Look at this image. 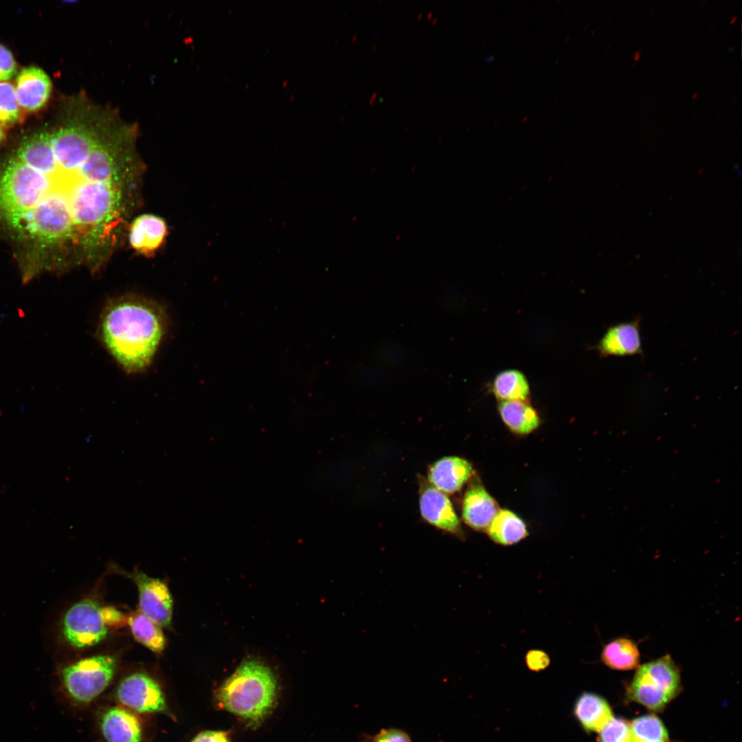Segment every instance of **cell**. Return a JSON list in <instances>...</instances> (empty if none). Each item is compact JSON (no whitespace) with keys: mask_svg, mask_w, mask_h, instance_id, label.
I'll return each mask as SVG.
<instances>
[{"mask_svg":"<svg viewBox=\"0 0 742 742\" xmlns=\"http://www.w3.org/2000/svg\"><path fill=\"white\" fill-rule=\"evenodd\" d=\"M53 133L25 137L0 168V219L54 249L58 269L100 271L127 240L144 165L136 124L81 95Z\"/></svg>","mask_w":742,"mask_h":742,"instance_id":"cell-1","label":"cell"},{"mask_svg":"<svg viewBox=\"0 0 742 742\" xmlns=\"http://www.w3.org/2000/svg\"><path fill=\"white\" fill-rule=\"evenodd\" d=\"M168 330V315L159 303L141 295L126 293L104 304L96 335L122 370L137 374L152 365Z\"/></svg>","mask_w":742,"mask_h":742,"instance_id":"cell-2","label":"cell"},{"mask_svg":"<svg viewBox=\"0 0 742 742\" xmlns=\"http://www.w3.org/2000/svg\"><path fill=\"white\" fill-rule=\"evenodd\" d=\"M220 706L249 726H258L275 708L278 683L271 669L255 659L243 661L216 693Z\"/></svg>","mask_w":742,"mask_h":742,"instance_id":"cell-3","label":"cell"},{"mask_svg":"<svg viewBox=\"0 0 742 742\" xmlns=\"http://www.w3.org/2000/svg\"><path fill=\"white\" fill-rule=\"evenodd\" d=\"M117 666V657L109 654L92 655L68 664L60 671L63 690L76 704L90 703L110 684Z\"/></svg>","mask_w":742,"mask_h":742,"instance_id":"cell-4","label":"cell"},{"mask_svg":"<svg viewBox=\"0 0 742 742\" xmlns=\"http://www.w3.org/2000/svg\"><path fill=\"white\" fill-rule=\"evenodd\" d=\"M101 607L96 599L86 598L68 609L62 620V633L67 644L86 649L106 638L109 628L102 618Z\"/></svg>","mask_w":742,"mask_h":742,"instance_id":"cell-5","label":"cell"},{"mask_svg":"<svg viewBox=\"0 0 742 742\" xmlns=\"http://www.w3.org/2000/svg\"><path fill=\"white\" fill-rule=\"evenodd\" d=\"M116 697L133 712L166 713L168 710L160 685L144 672H135L122 679L116 689Z\"/></svg>","mask_w":742,"mask_h":742,"instance_id":"cell-6","label":"cell"},{"mask_svg":"<svg viewBox=\"0 0 742 742\" xmlns=\"http://www.w3.org/2000/svg\"><path fill=\"white\" fill-rule=\"evenodd\" d=\"M133 578L138 590L139 611L160 627H168L172 621L173 601L166 583L141 571H136Z\"/></svg>","mask_w":742,"mask_h":742,"instance_id":"cell-7","label":"cell"},{"mask_svg":"<svg viewBox=\"0 0 742 742\" xmlns=\"http://www.w3.org/2000/svg\"><path fill=\"white\" fill-rule=\"evenodd\" d=\"M596 349L603 357L642 355L640 319L610 326L599 341Z\"/></svg>","mask_w":742,"mask_h":742,"instance_id":"cell-8","label":"cell"},{"mask_svg":"<svg viewBox=\"0 0 742 742\" xmlns=\"http://www.w3.org/2000/svg\"><path fill=\"white\" fill-rule=\"evenodd\" d=\"M167 232V225L163 218L154 214H144L132 220L127 240L136 252L148 256L162 245Z\"/></svg>","mask_w":742,"mask_h":742,"instance_id":"cell-9","label":"cell"},{"mask_svg":"<svg viewBox=\"0 0 742 742\" xmlns=\"http://www.w3.org/2000/svg\"><path fill=\"white\" fill-rule=\"evenodd\" d=\"M419 503L425 521L445 531L461 535L459 519L445 493L432 486H427L420 494Z\"/></svg>","mask_w":742,"mask_h":742,"instance_id":"cell-10","label":"cell"},{"mask_svg":"<svg viewBox=\"0 0 742 742\" xmlns=\"http://www.w3.org/2000/svg\"><path fill=\"white\" fill-rule=\"evenodd\" d=\"M51 90L49 76L38 67L23 68L17 76L15 91L18 102L27 111L41 109L48 100Z\"/></svg>","mask_w":742,"mask_h":742,"instance_id":"cell-11","label":"cell"},{"mask_svg":"<svg viewBox=\"0 0 742 742\" xmlns=\"http://www.w3.org/2000/svg\"><path fill=\"white\" fill-rule=\"evenodd\" d=\"M100 730L106 742H142V728L134 712L124 706L109 708L102 715Z\"/></svg>","mask_w":742,"mask_h":742,"instance_id":"cell-12","label":"cell"},{"mask_svg":"<svg viewBox=\"0 0 742 742\" xmlns=\"http://www.w3.org/2000/svg\"><path fill=\"white\" fill-rule=\"evenodd\" d=\"M472 473L473 467L467 460L449 456L438 460L430 466L428 479L434 487L451 494L459 491Z\"/></svg>","mask_w":742,"mask_h":742,"instance_id":"cell-13","label":"cell"},{"mask_svg":"<svg viewBox=\"0 0 742 742\" xmlns=\"http://www.w3.org/2000/svg\"><path fill=\"white\" fill-rule=\"evenodd\" d=\"M495 499L480 483L470 485L462 502V518L476 530L487 529L498 512Z\"/></svg>","mask_w":742,"mask_h":742,"instance_id":"cell-14","label":"cell"},{"mask_svg":"<svg viewBox=\"0 0 742 742\" xmlns=\"http://www.w3.org/2000/svg\"><path fill=\"white\" fill-rule=\"evenodd\" d=\"M573 714L587 732H599L614 716L611 709L601 696L590 692L582 693L576 699Z\"/></svg>","mask_w":742,"mask_h":742,"instance_id":"cell-15","label":"cell"},{"mask_svg":"<svg viewBox=\"0 0 742 742\" xmlns=\"http://www.w3.org/2000/svg\"><path fill=\"white\" fill-rule=\"evenodd\" d=\"M638 669L671 700L681 691L679 671L669 655L646 663Z\"/></svg>","mask_w":742,"mask_h":742,"instance_id":"cell-16","label":"cell"},{"mask_svg":"<svg viewBox=\"0 0 742 742\" xmlns=\"http://www.w3.org/2000/svg\"><path fill=\"white\" fill-rule=\"evenodd\" d=\"M498 410L503 422L515 433L527 434L539 425V416L527 401H501Z\"/></svg>","mask_w":742,"mask_h":742,"instance_id":"cell-17","label":"cell"},{"mask_svg":"<svg viewBox=\"0 0 742 742\" xmlns=\"http://www.w3.org/2000/svg\"><path fill=\"white\" fill-rule=\"evenodd\" d=\"M490 538L497 543L512 545L528 535L524 522L508 510H499L486 529Z\"/></svg>","mask_w":742,"mask_h":742,"instance_id":"cell-18","label":"cell"},{"mask_svg":"<svg viewBox=\"0 0 742 742\" xmlns=\"http://www.w3.org/2000/svg\"><path fill=\"white\" fill-rule=\"evenodd\" d=\"M600 658L604 664L611 669L630 671L638 666L640 652L633 641L619 638L604 646Z\"/></svg>","mask_w":742,"mask_h":742,"instance_id":"cell-19","label":"cell"},{"mask_svg":"<svg viewBox=\"0 0 742 742\" xmlns=\"http://www.w3.org/2000/svg\"><path fill=\"white\" fill-rule=\"evenodd\" d=\"M127 625L137 642L156 654L164 651L166 642L161 627L140 611H131L127 616Z\"/></svg>","mask_w":742,"mask_h":742,"instance_id":"cell-20","label":"cell"},{"mask_svg":"<svg viewBox=\"0 0 742 742\" xmlns=\"http://www.w3.org/2000/svg\"><path fill=\"white\" fill-rule=\"evenodd\" d=\"M627 697L654 712H660L671 701L667 695L637 670L627 688Z\"/></svg>","mask_w":742,"mask_h":742,"instance_id":"cell-21","label":"cell"},{"mask_svg":"<svg viewBox=\"0 0 742 742\" xmlns=\"http://www.w3.org/2000/svg\"><path fill=\"white\" fill-rule=\"evenodd\" d=\"M491 390L501 401H527L530 387L527 379L517 370H506L495 377Z\"/></svg>","mask_w":742,"mask_h":742,"instance_id":"cell-22","label":"cell"},{"mask_svg":"<svg viewBox=\"0 0 742 742\" xmlns=\"http://www.w3.org/2000/svg\"><path fill=\"white\" fill-rule=\"evenodd\" d=\"M629 726L631 742H669L662 721L654 715L638 717Z\"/></svg>","mask_w":742,"mask_h":742,"instance_id":"cell-23","label":"cell"},{"mask_svg":"<svg viewBox=\"0 0 742 742\" xmlns=\"http://www.w3.org/2000/svg\"><path fill=\"white\" fill-rule=\"evenodd\" d=\"M21 117L15 89L10 82H0V123L11 125Z\"/></svg>","mask_w":742,"mask_h":742,"instance_id":"cell-24","label":"cell"},{"mask_svg":"<svg viewBox=\"0 0 742 742\" xmlns=\"http://www.w3.org/2000/svg\"><path fill=\"white\" fill-rule=\"evenodd\" d=\"M598 732L599 742H631L629 723L622 718L613 717Z\"/></svg>","mask_w":742,"mask_h":742,"instance_id":"cell-25","label":"cell"},{"mask_svg":"<svg viewBox=\"0 0 742 742\" xmlns=\"http://www.w3.org/2000/svg\"><path fill=\"white\" fill-rule=\"evenodd\" d=\"M377 358L380 363L390 368H400L404 366L408 359L406 349L394 343L381 346L377 351Z\"/></svg>","mask_w":742,"mask_h":742,"instance_id":"cell-26","label":"cell"},{"mask_svg":"<svg viewBox=\"0 0 742 742\" xmlns=\"http://www.w3.org/2000/svg\"><path fill=\"white\" fill-rule=\"evenodd\" d=\"M17 72V65L12 53L0 44V81L12 78Z\"/></svg>","mask_w":742,"mask_h":742,"instance_id":"cell-27","label":"cell"},{"mask_svg":"<svg viewBox=\"0 0 742 742\" xmlns=\"http://www.w3.org/2000/svg\"><path fill=\"white\" fill-rule=\"evenodd\" d=\"M367 742H412L409 736L403 730L389 728L381 730L374 736L367 737Z\"/></svg>","mask_w":742,"mask_h":742,"instance_id":"cell-28","label":"cell"},{"mask_svg":"<svg viewBox=\"0 0 742 742\" xmlns=\"http://www.w3.org/2000/svg\"><path fill=\"white\" fill-rule=\"evenodd\" d=\"M101 614L105 625L109 629L122 627L127 624V616L114 607H102Z\"/></svg>","mask_w":742,"mask_h":742,"instance_id":"cell-29","label":"cell"},{"mask_svg":"<svg viewBox=\"0 0 742 742\" xmlns=\"http://www.w3.org/2000/svg\"><path fill=\"white\" fill-rule=\"evenodd\" d=\"M525 660L528 668L535 672L544 670L550 663L549 655L543 651L538 649L529 651Z\"/></svg>","mask_w":742,"mask_h":742,"instance_id":"cell-30","label":"cell"},{"mask_svg":"<svg viewBox=\"0 0 742 742\" xmlns=\"http://www.w3.org/2000/svg\"><path fill=\"white\" fill-rule=\"evenodd\" d=\"M361 368L362 369L359 371V379L363 383L368 384L370 376L371 377V384L380 383L384 381L385 374L378 368L368 366Z\"/></svg>","mask_w":742,"mask_h":742,"instance_id":"cell-31","label":"cell"},{"mask_svg":"<svg viewBox=\"0 0 742 742\" xmlns=\"http://www.w3.org/2000/svg\"><path fill=\"white\" fill-rule=\"evenodd\" d=\"M190 742H230L227 734L221 731H205L197 734Z\"/></svg>","mask_w":742,"mask_h":742,"instance_id":"cell-32","label":"cell"},{"mask_svg":"<svg viewBox=\"0 0 742 742\" xmlns=\"http://www.w3.org/2000/svg\"><path fill=\"white\" fill-rule=\"evenodd\" d=\"M641 55H642L641 51L639 50V49L636 50L633 52V58L634 63H636V62H637V61H638L640 60V58H641Z\"/></svg>","mask_w":742,"mask_h":742,"instance_id":"cell-33","label":"cell"},{"mask_svg":"<svg viewBox=\"0 0 742 742\" xmlns=\"http://www.w3.org/2000/svg\"><path fill=\"white\" fill-rule=\"evenodd\" d=\"M5 138V133L3 128L0 125V144Z\"/></svg>","mask_w":742,"mask_h":742,"instance_id":"cell-34","label":"cell"},{"mask_svg":"<svg viewBox=\"0 0 742 742\" xmlns=\"http://www.w3.org/2000/svg\"><path fill=\"white\" fill-rule=\"evenodd\" d=\"M698 95L699 93L697 92L693 93L691 96L692 100H695L698 97Z\"/></svg>","mask_w":742,"mask_h":742,"instance_id":"cell-35","label":"cell"},{"mask_svg":"<svg viewBox=\"0 0 742 742\" xmlns=\"http://www.w3.org/2000/svg\"><path fill=\"white\" fill-rule=\"evenodd\" d=\"M737 19V16H732V18H731V19H730V24H732V23H734L735 22V21H736Z\"/></svg>","mask_w":742,"mask_h":742,"instance_id":"cell-36","label":"cell"},{"mask_svg":"<svg viewBox=\"0 0 742 742\" xmlns=\"http://www.w3.org/2000/svg\"><path fill=\"white\" fill-rule=\"evenodd\" d=\"M431 14H432V12H430L429 13H428V14H427V18H428V19H429V18H430V17H431Z\"/></svg>","mask_w":742,"mask_h":742,"instance_id":"cell-37","label":"cell"},{"mask_svg":"<svg viewBox=\"0 0 742 742\" xmlns=\"http://www.w3.org/2000/svg\"><path fill=\"white\" fill-rule=\"evenodd\" d=\"M436 20H437V19H434V20H433V21H432V23H436Z\"/></svg>","mask_w":742,"mask_h":742,"instance_id":"cell-38","label":"cell"},{"mask_svg":"<svg viewBox=\"0 0 742 742\" xmlns=\"http://www.w3.org/2000/svg\"><path fill=\"white\" fill-rule=\"evenodd\" d=\"M421 15H422V12H420V14H418V18H420L421 16Z\"/></svg>","mask_w":742,"mask_h":742,"instance_id":"cell-39","label":"cell"},{"mask_svg":"<svg viewBox=\"0 0 742 742\" xmlns=\"http://www.w3.org/2000/svg\"><path fill=\"white\" fill-rule=\"evenodd\" d=\"M355 38H356V35H355V34H354V36H353V40H355Z\"/></svg>","mask_w":742,"mask_h":742,"instance_id":"cell-40","label":"cell"}]
</instances>
